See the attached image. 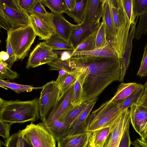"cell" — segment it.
I'll use <instances>...</instances> for the list:
<instances>
[{
	"label": "cell",
	"mask_w": 147,
	"mask_h": 147,
	"mask_svg": "<svg viewBox=\"0 0 147 147\" xmlns=\"http://www.w3.org/2000/svg\"><path fill=\"white\" fill-rule=\"evenodd\" d=\"M103 147H113L109 144L105 143Z\"/></svg>",
	"instance_id": "obj_55"
},
{
	"label": "cell",
	"mask_w": 147,
	"mask_h": 147,
	"mask_svg": "<svg viewBox=\"0 0 147 147\" xmlns=\"http://www.w3.org/2000/svg\"><path fill=\"white\" fill-rule=\"evenodd\" d=\"M6 147H33L24 139L19 131L5 140Z\"/></svg>",
	"instance_id": "obj_34"
},
{
	"label": "cell",
	"mask_w": 147,
	"mask_h": 147,
	"mask_svg": "<svg viewBox=\"0 0 147 147\" xmlns=\"http://www.w3.org/2000/svg\"><path fill=\"white\" fill-rule=\"evenodd\" d=\"M33 14L39 17L43 18L49 16L50 13L46 11L40 0H37L33 9Z\"/></svg>",
	"instance_id": "obj_43"
},
{
	"label": "cell",
	"mask_w": 147,
	"mask_h": 147,
	"mask_svg": "<svg viewBox=\"0 0 147 147\" xmlns=\"http://www.w3.org/2000/svg\"><path fill=\"white\" fill-rule=\"evenodd\" d=\"M6 41V52L9 56V58L8 61L5 63L7 64L8 66L11 68L13 63L17 61V60L16 56L13 51L8 36H7Z\"/></svg>",
	"instance_id": "obj_45"
},
{
	"label": "cell",
	"mask_w": 147,
	"mask_h": 147,
	"mask_svg": "<svg viewBox=\"0 0 147 147\" xmlns=\"http://www.w3.org/2000/svg\"><path fill=\"white\" fill-rule=\"evenodd\" d=\"M102 18L105 24L107 38L115 37L116 35V29L108 0H106L104 5Z\"/></svg>",
	"instance_id": "obj_26"
},
{
	"label": "cell",
	"mask_w": 147,
	"mask_h": 147,
	"mask_svg": "<svg viewBox=\"0 0 147 147\" xmlns=\"http://www.w3.org/2000/svg\"><path fill=\"white\" fill-rule=\"evenodd\" d=\"M143 86L136 82L121 83L119 86L117 91L111 100L114 103H120Z\"/></svg>",
	"instance_id": "obj_20"
},
{
	"label": "cell",
	"mask_w": 147,
	"mask_h": 147,
	"mask_svg": "<svg viewBox=\"0 0 147 147\" xmlns=\"http://www.w3.org/2000/svg\"><path fill=\"white\" fill-rule=\"evenodd\" d=\"M41 3L51 10V12L62 14L67 10L64 0H40Z\"/></svg>",
	"instance_id": "obj_33"
},
{
	"label": "cell",
	"mask_w": 147,
	"mask_h": 147,
	"mask_svg": "<svg viewBox=\"0 0 147 147\" xmlns=\"http://www.w3.org/2000/svg\"><path fill=\"white\" fill-rule=\"evenodd\" d=\"M9 58V56L6 52L2 51L0 53V61L6 62Z\"/></svg>",
	"instance_id": "obj_51"
},
{
	"label": "cell",
	"mask_w": 147,
	"mask_h": 147,
	"mask_svg": "<svg viewBox=\"0 0 147 147\" xmlns=\"http://www.w3.org/2000/svg\"><path fill=\"white\" fill-rule=\"evenodd\" d=\"M114 127H106L91 133L89 146L90 147H103Z\"/></svg>",
	"instance_id": "obj_23"
},
{
	"label": "cell",
	"mask_w": 147,
	"mask_h": 147,
	"mask_svg": "<svg viewBox=\"0 0 147 147\" xmlns=\"http://www.w3.org/2000/svg\"><path fill=\"white\" fill-rule=\"evenodd\" d=\"M144 90L143 86L136 90L124 101L117 103L119 109L121 111L130 108L134 104H137L142 96Z\"/></svg>",
	"instance_id": "obj_32"
},
{
	"label": "cell",
	"mask_w": 147,
	"mask_h": 147,
	"mask_svg": "<svg viewBox=\"0 0 147 147\" xmlns=\"http://www.w3.org/2000/svg\"><path fill=\"white\" fill-rule=\"evenodd\" d=\"M138 16L137 17L134 24L131 26L124 52L121 59L120 66V75L119 82L123 83L125 76L130 63V57L132 47V41L135 38L136 26Z\"/></svg>",
	"instance_id": "obj_18"
},
{
	"label": "cell",
	"mask_w": 147,
	"mask_h": 147,
	"mask_svg": "<svg viewBox=\"0 0 147 147\" xmlns=\"http://www.w3.org/2000/svg\"><path fill=\"white\" fill-rule=\"evenodd\" d=\"M19 75L16 71L11 69L6 63L0 61V80H14L18 78Z\"/></svg>",
	"instance_id": "obj_39"
},
{
	"label": "cell",
	"mask_w": 147,
	"mask_h": 147,
	"mask_svg": "<svg viewBox=\"0 0 147 147\" xmlns=\"http://www.w3.org/2000/svg\"><path fill=\"white\" fill-rule=\"evenodd\" d=\"M124 110L121 111L117 103L110 100L103 103L90 114L86 120L87 132L92 133L107 127H113L121 117Z\"/></svg>",
	"instance_id": "obj_3"
},
{
	"label": "cell",
	"mask_w": 147,
	"mask_h": 147,
	"mask_svg": "<svg viewBox=\"0 0 147 147\" xmlns=\"http://www.w3.org/2000/svg\"><path fill=\"white\" fill-rule=\"evenodd\" d=\"M31 24L29 17L25 13L0 6V27L7 32Z\"/></svg>",
	"instance_id": "obj_7"
},
{
	"label": "cell",
	"mask_w": 147,
	"mask_h": 147,
	"mask_svg": "<svg viewBox=\"0 0 147 147\" xmlns=\"http://www.w3.org/2000/svg\"><path fill=\"white\" fill-rule=\"evenodd\" d=\"M137 104L141 105L147 107V94L142 96Z\"/></svg>",
	"instance_id": "obj_52"
},
{
	"label": "cell",
	"mask_w": 147,
	"mask_h": 147,
	"mask_svg": "<svg viewBox=\"0 0 147 147\" xmlns=\"http://www.w3.org/2000/svg\"><path fill=\"white\" fill-rule=\"evenodd\" d=\"M140 138L144 142L147 144V129L141 137Z\"/></svg>",
	"instance_id": "obj_53"
},
{
	"label": "cell",
	"mask_w": 147,
	"mask_h": 147,
	"mask_svg": "<svg viewBox=\"0 0 147 147\" xmlns=\"http://www.w3.org/2000/svg\"><path fill=\"white\" fill-rule=\"evenodd\" d=\"M99 24L81 40L74 51H88L94 49Z\"/></svg>",
	"instance_id": "obj_27"
},
{
	"label": "cell",
	"mask_w": 147,
	"mask_h": 147,
	"mask_svg": "<svg viewBox=\"0 0 147 147\" xmlns=\"http://www.w3.org/2000/svg\"><path fill=\"white\" fill-rule=\"evenodd\" d=\"M128 127L125 131L119 143L118 147H130L131 144Z\"/></svg>",
	"instance_id": "obj_48"
},
{
	"label": "cell",
	"mask_w": 147,
	"mask_h": 147,
	"mask_svg": "<svg viewBox=\"0 0 147 147\" xmlns=\"http://www.w3.org/2000/svg\"><path fill=\"white\" fill-rule=\"evenodd\" d=\"M67 10L72 11L74 10L77 3V0H64Z\"/></svg>",
	"instance_id": "obj_49"
},
{
	"label": "cell",
	"mask_w": 147,
	"mask_h": 147,
	"mask_svg": "<svg viewBox=\"0 0 147 147\" xmlns=\"http://www.w3.org/2000/svg\"><path fill=\"white\" fill-rule=\"evenodd\" d=\"M106 0H87L82 25L91 26L98 25L103 13Z\"/></svg>",
	"instance_id": "obj_9"
},
{
	"label": "cell",
	"mask_w": 147,
	"mask_h": 147,
	"mask_svg": "<svg viewBox=\"0 0 147 147\" xmlns=\"http://www.w3.org/2000/svg\"><path fill=\"white\" fill-rule=\"evenodd\" d=\"M87 147H90L89 145H88V146H87Z\"/></svg>",
	"instance_id": "obj_56"
},
{
	"label": "cell",
	"mask_w": 147,
	"mask_h": 147,
	"mask_svg": "<svg viewBox=\"0 0 147 147\" xmlns=\"http://www.w3.org/2000/svg\"><path fill=\"white\" fill-rule=\"evenodd\" d=\"M59 71L55 82L60 90L61 96L65 94L74 86L77 76L73 69L70 73L63 70Z\"/></svg>",
	"instance_id": "obj_21"
},
{
	"label": "cell",
	"mask_w": 147,
	"mask_h": 147,
	"mask_svg": "<svg viewBox=\"0 0 147 147\" xmlns=\"http://www.w3.org/2000/svg\"><path fill=\"white\" fill-rule=\"evenodd\" d=\"M109 44V41L108 40L106 34L105 24L102 21L99 25L94 49L104 48Z\"/></svg>",
	"instance_id": "obj_35"
},
{
	"label": "cell",
	"mask_w": 147,
	"mask_h": 147,
	"mask_svg": "<svg viewBox=\"0 0 147 147\" xmlns=\"http://www.w3.org/2000/svg\"><path fill=\"white\" fill-rule=\"evenodd\" d=\"M0 6L9 8L19 12L24 13L19 7L17 0H0Z\"/></svg>",
	"instance_id": "obj_47"
},
{
	"label": "cell",
	"mask_w": 147,
	"mask_h": 147,
	"mask_svg": "<svg viewBox=\"0 0 147 147\" xmlns=\"http://www.w3.org/2000/svg\"><path fill=\"white\" fill-rule=\"evenodd\" d=\"M39 98L21 101L7 100L0 98V120L9 123H23L37 120L39 117Z\"/></svg>",
	"instance_id": "obj_2"
},
{
	"label": "cell",
	"mask_w": 147,
	"mask_h": 147,
	"mask_svg": "<svg viewBox=\"0 0 147 147\" xmlns=\"http://www.w3.org/2000/svg\"><path fill=\"white\" fill-rule=\"evenodd\" d=\"M87 0H77V4L73 11H70L67 10L64 12L72 18L77 24H81L83 22Z\"/></svg>",
	"instance_id": "obj_30"
},
{
	"label": "cell",
	"mask_w": 147,
	"mask_h": 147,
	"mask_svg": "<svg viewBox=\"0 0 147 147\" xmlns=\"http://www.w3.org/2000/svg\"><path fill=\"white\" fill-rule=\"evenodd\" d=\"M131 144L135 147H147V144L144 142L140 138H138L131 142Z\"/></svg>",
	"instance_id": "obj_50"
},
{
	"label": "cell",
	"mask_w": 147,
	"mask_h": 147,
	"mask_svg": "<svg viewBox=\"0 0 147 147\" xmlns=\"http://www.w3.org/2000/svg\"><path fill=\"white\" fill-rule=\"evenodd\" d=\"M137 75L141 77L147 76V43L144 47L141 64Z\"/></svg>",
	"instance_id": "obj_42"
},
{
	"label": "cell",
	"mask_w": 147,
	"mask_h": 147,
	"mask_svg": "<svg viewBox=\"0 0 147 147\" xmlns=\"http://www.w3.org/2000/svg\"><path fill=\"white\" fill-rule=\"evenodd\" d=\"M130 110L125 109L120 119L113 128L105 143L113 147H118L121 139L127 129L129 127Z\"/></svg>",
	"instance_id": "obj_13"
},
{
	"label": "cell",
	"mask_w": 147,
	"mask_h": 147,
	"mask_svg": "<svg viewBox=\"0 0 147 147\" xmlns=\"http://www.w3.org/2000/svg\"><path fill=\"white\" fill-rule=\"evenodd\" d=\"M108 0L116 33L119 27V22L116 1V0Z\"/></svg>",
	"instance_id": "obj_41"
},
{
	"label": "cell",
	"mask_w": 147,
	"mask_h": 147,
	"mask_svg": "<svg viewBox=\"0 0 147 147\" xmlns=\"http://www.w3.org/2000/svg\"><path fill=\"white\" fill-rule=\"evenodd\" d=\"M83 102V93L82 87L77 79L74 85L70 104L74 107L81 105Z\"/></svg>",
	"instance_id": "obj_38"
},
{
	"label": "cell",
	"mask_w": 147,
	"mask_h": 147,
	"mask_svg": "<svg viewBox=\"0 0 147 147\" xmlns=\"http://www.w3.org/2000/svg\"><path fill=\"white\" fill-rule=\"evenodd\" d=\"M13 124L2 121L0 120V136L5 140L10 137L11 125Z\"/></svg>",
	"instance_id": "obj_46"
},
{
	"label": "cell",
	"mask_w": 147,
	"mask_h": 147,
	"mask_svg": "<svg viewBox=\"0 0 147 147\" xmlns=\"http://www.w3.org/2000/svg\"><path fill=\"white\" fill-rule=\"evenodd\" d=\"M1 87L9 88L18 94L25 92H29L34 90L42 89L43 86L34 87L32 86L24 85L18 84L12 82L9 80H0Z\"/></svg>",
	"instance_id": "obj_31"
},
{
	"label": "cell",
	"mask_w": 147,
	"mask_h": 147,
	"mask_svg": "<svg viewBox=\"0 0 147 147\" xmlns=\"http://www.w3.org/2000/svg\"><path fill=\"white\" fill-rule=\"evenodd\" d=\"M92 100L83 102L81 105L74 107L70 104L59 120L71 125Z\"/></svg>",
	"instance_id": "obj_22"
},
{
	"label": "cell",
	"mask_w": 147,
	"mask_h": 147,
	"mask_svg": "<svg viewBox=\"0 0 147 147\" xmlns=\"http://www.w3.org/2000/svg\"><path fill=\"white\" fill-rule=\"evenodd\" d=\"M19 132L33 147H56V140L43 122H31Z\"/></svg>",
	"instance_id": "obj_5"
},
{
	"label": "cell",
	"mask_w": 147,
	"mask_h": 147,
	"mask_svg": "<svg viewBox=\"0 0 147 147\" xmlns=\"http://www.w3.org/2000/svg\"><path fill=\"white\" fill-rule=\"evenodd\" d=\"M91 133L68 135L57 142L58 147H87Z\"/></svg>",
	"instance_id": "obj_19"
},
{
	"label": "cell",
	"mask_w": 147,
	"mask_h": 147,
	"mask_svg": "<svg viewBox=\"0 0 147 147\" xmlns=\"http://www.w3.org/2000/svg\"><path fill=\"white\" fill-rule=\"evenodd\" d=\"M74 86L64 95L60 96L57 103L53 108L50 113L59 120L60 119L70 105L73 93Z\"/></svg>",
	"instance_id": "obj_24"
},
{
	"label": "cell",
	"mask_w": 147,
	"mask_h": 147,
	"mask_svg": "<svg viewBox=\"0 0 147 147\" xmlns=\"http://www.w3.org/2000/svg\"><path fill=\"white\" fill-rule=\"evenodd\" d=\"M77 55H89L99 57H112L118 59L109 41V44L108 45L104 48L94 49L93 50L88 51H72L71 54V56Z\"/></svg>",
	"instance_id": "obj_28"
},
{
	"label": "cell",
	"mask_w": 147,
	"mask_h": 147,
	"mask_svg": "<svg viewBox=\"0 0 147 147\" xmlns=\"http://www.w3.org/2000/svg\"><path fill=\"white\" fill-rule=\"evenodd\" d=\"M47 65L49 66L50 70H63L68 73L71 72L73 70L70 65L69 59L63 60L58 57Z\"/></svg>",
	"instance_id": "obj_36"
},
{
	"label": "cell",
	"mask_w": 147,
	"mask_h": 147,
	"mask_svg": "<svg viewBox=\"0 0 147 147\" xmlns=\"http://www.w3.org/2000/svg\"><path fill=\"white\" fill-rule=\"evenodd\" d=\"M120 23L135 24L136 17L133 8V0H116Z\"/></svg>",
	"instance_id": "obj_17"
},
{
	"label": "cell",
	"mask_w": 147,
	"mask_h": 147,
	"mask_svg": "<svg viewBox=\"0 0 147 147\" xmlns=\"http://www.w3.org/2000/svg\"><path fill=\"white\" fill-rule=\"evenodd\" d=\"M131 24L129 22L120 24L115 37L112 38L109 42L117 58H122L127 43L129 31Z\"/></svg>",
	"instance_id": "obj_12"
},
{
	"label": "cell",
	"mask_w": 147,
	"mask_h": 147,
	"mask_svg": "<svg viewBox=\"0 0 147 147\" xmlns=\"http://www.w3.org/2000/svg\"><path fill=\"white\" fill-rule=\"evenodd\" d=\"M43 86L38 100L39 115L42 121L47 117L51 110L56 105L61 96L55 81H51Z\"/></svg>",
	"instance_id": "obj_6"
},
{
	"label": "cell",
	"mask_w": 147,
	"mask_h": 147,
	"mask_svg": "<svg viewBox=\"0 0 147 147\" xmlns=\"http://www.w3.org/2000/svg\"><path fill=\"white\" fill-rule=\"evenodd\" d=\"M98 25L88 26H82L81 24L79 27L73 31L70 43L72 45L74 49L79 44L81 40Z\"/></svg>",
	"instance_id": "obj_29"
},
{
	"label": "cell",
	"mask_w": 147,
	"mask_h": 147,
	"mask_svg": "<svg viewBox=\"0 0 147 147\" xmlns=\"http://www.w3.org/2000/svg\"><path fill=\"white\" fill-rule=\"evenodd\" d=\"M143 86L144 90L142 96L146 95L147 94V80L144 84L143 85Z\"/></svg>",
	"instance_id": "obj_54"
},
{
	"label": "cell",
	"mask_w": 147,
	"mask_h": 147,
	"mask_svg": "<svg viewBox=\"0 0 147 147\" xmlns=\"http://www.w3.org/2000/svg\"><path fill=\"white\" fill-rule=\"evenodd\" d=\"M98 99V98L93 99L76 120L70 125L68 135L87 132L86 120Z\"/></svg>",
	"instance_id": "obj_16"
},
{
	"label": "cell",
	"mask_w": 147,
	"mask_h": 147,
	"mask_svg": "<svg viewBox=\"0 0 147 147\" xmlns=\"http://www.w3.org/2000/svg\"><path fill=\"white\" fill-rule=\"evenodd\" d=\"M133 8L136 17L140 14L147 7V0H133Z\"/></svg>",
	"instance_id": "obj_44"
},
{
	"label": "cell",
	"mask_w": 147,
	"mask_h": 147,
	"mask_svg": "<svg viewBox=\"0 0 147 147\" xmlns=\"http://www.w3.org/2000/svg\"><path fill=\"white\" fill-rule=\"evenodd\" d=\"M46 44L53 50L73 51L74 48L69 42L60 36L56 32L49 38L45 40Z\"/></svg>",
	"instance_id": "obj_25"
},
{
	"label": "cell",
	"mask_w": 147,
	"mask_h": 147,
	"mask_svg": "<svg viewBox=\"0 0 147 147\" xmlns=\"http://www.w3.org/2000/svg\"><path fill=\"white\" fill-rule=\"evenodd\" d=\"M130 121L136 131L141 137L147 129V107L134 104L130 110Z\"/></svg>",
	"instance_id": "obj_11"
},
{
	"label": "cell",
	"mask_w": 147,
	"mask_h": 147,
	"mask_svg": "<svg viewBox=\"0 0 147 147\" xmlns=\"http://www.w3.org/2000/svg\"><path fill=\"white\" fill-rule=\"evenodd\" d=\"M29 17L34 30L40 39L45 40L55 32L52 26L47 22L34 14Z\"/></svg>",
	"instance_id": "obj_15"
},
{
	"label": "cell",
	"mask_w": 147,
	"mask_h": 147,
	"mask_svg": "<svg viewBox=\"0 0 147 147\" xmlns=\"http://www.w3.org/2000/svg\"><path fill=\"white\" fill-rule=\"evenodd\" d=\"M57 142L68 135L70 125L56 119L50 113L43 121Z\"/></svg>",
	"instance_id": "obj_14"
},
{
	"label": "cell",
	"mask_w": 147,
	"mask_h": 147,
	"mask_svg": "<svg viewBox=\"0 0 147 147\" xmlns=\"http://www.w3.org/2000/svg\"><path fill=\"white\" fill-rule=\"evenodd\" d=\"M140 20L136 28L135 38L137 40L140 38L143 34H145L147 30V7L140 14Z\"/></svg>",
	"instance_id": "obj_37"
},
{
	"label": "cell",
	"mask_w": 147,
	"mask_h": 147,
	"mask_svg": "<svg viewBox=\"0 0 147 147\" xmlns=\"http://www.w3.org/2000/svg\"><path fill=\"white\" fill-rule=\"evenodd\" d=\"M121 61L112 57L71 56L70 65L81 86L83 102L97 98L108 86L119 81Z\"/></svg>",
	"instance_id": "obj_1"
},
{
	"label": "cell",
	"mask_w": 147,
	"mask_h": 147,
	"mask_svg": "<svg viewBox=\"0 0 147 147\" xmlns=\"http://www.w3.org/2000/svg\"><path fill=\"white\" fill-rule=\"evenodd\" d=\"M58 57V54L45 41L38 44L30 54L26 68L28 69L50 63Z\"/></svg>",
	"instance_id": "obj_8"
},
{
	"label": "cell",
	"mask_w": 147,
	"mask_h": 147,
	"mask_svg": "<svg viewBox=\"0 0 147 147\" xmlns=\"http://www.w3.org/2000/svg\"><path fill=\"white\" fill-rule=\"evenodd\" d=\"M51 25L55 32L70 43L73 31L81 24H74L68 21L62 15L50 13L49 18Z\"/></svg>",
	"instance_id": "obj_10"
},
{
	"label": "cell",
	"mask_w": 147,
	"mask_h": 147,
	"mask_svg": "<svg viewBox=\"0 0 147 147\" xmlns=\"http://www.w3.org/2000/svg\"><path fill=\"white\" fill-rule=\"evenodd\" d=\"M20 8L29 17L33 14V11L37 0H17Z\"/></svg>",
	"instance_id": "obj_40"
},
{
	"label": "cell",
	"mask_w": 147,
	"mask_h": 147,
	"mask_svg": "<svg viewBox=\"0 0 147 147\" xmlns=\"http://www.w3.org/2000/svg\"><path fill=\"white\" fill-rule=\"evenodd\" d=\"M17 61L27 57L37 36L31 25L7 32Z\"/></svg>",
	"instance_id": "obj_4"
}]
</instances>
